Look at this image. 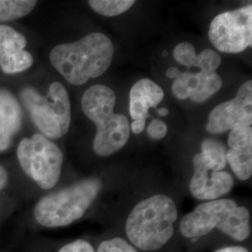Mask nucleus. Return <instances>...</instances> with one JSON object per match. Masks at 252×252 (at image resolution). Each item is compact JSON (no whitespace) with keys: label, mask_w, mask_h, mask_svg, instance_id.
<instances>
[{"label":"nucleus","mask_w":252,"mask_h":252,"mask_svg":"<svg viewBox=\"0 0 252 252\" xmlns=\"http://www.w3.org/2000/svg\"><path fill=\"white\" fill-rule=\"evenodd\" d=\"M113 54L111 40L105 34L94 32L77 41L55 46L50 61L65 81L80 86L106 72Z\"/></svg>","instance_id":"1"},{"label":"nucleus","mask_w":252,"mask_h":252,"mask_svg":"<svg viewBox=\"0 0 252 252\" xmlns=\"http://www.w3.org/2000/svg\"><path fill=\"white\" fill-rule=\"evenodd\" d=\"M178 219L175 202L156 194L136 204L127 218V237L136 248L146 252L160 250L171 239Z\"/></svg>","instance_id":"2"},{"label":"nucleus","mask_w":252,"mask_h":252,"mask_svg":"<svg viewBox=\"0 0 252 252\" xmlns=\"http://www.w3.org/2000/svg\"><path fill=\"white\" fill-rule=\"evenodd\" d=\"M115 93L106 85H94L81 98L84 114L96 126L94 151L99 156H109L123 149L130 136L129 121L114 112Z\"/></svg>","instance_id":"3"},{"label":"nucleus","mask_w":252,"mask_h":252,"mask_svg":"<svg viewBox=\"0 0 252 252\" xmlns=\"http://www.w3.org/2000/svg\"><path fill=\"white\" fill-rule=\"evenodd\" d=\"M180 233L187 238H198L217 228L241 242L251 234L250 213L230 199L208 201L181 219Z\"/></svg>","instance_id":"4"},{"label":"nucleus","mask_w":252,"mask_h":252,"mask_svg":"<svg viewBox=\"0 0 252 252\" xmlns=\"http://www.w3.org/2000/svg\"><path fill=\"white\" fill-rule=\"evenodd\" d=\"M101 189V180L93 178L48 194L36 203L35 220L47 228L70 225L86 213Z\"/></svg>","instance_id":"5"},{"label":"nucleus","mask_w":252,"mask_h":252,"mask_svg":"<svg viewBox=\"0 0 252 252\" xmlns=\"http://www.w3.org/2000/svg\"><path fill=\"white\" fill-rule=\"evenodd\" d=\"M21 99L42 135L57 139L67 133L71 122V105L68 93L61 82H53L45 95L27 87L21 92Z\"/></svg>","instance_id":"6"},{"label":"nucleus","mask_w":252,"mask_h":252,"mask_svg":"<svg viewBox=\"0 0 252 252\" xmlns=\"http://www.w3.org/2000/svg\"><path fill=\"white\" fill-rule=\"evenodd\" d=\"M17 158L22 169L41 189H53L60 179L63 153L42 134L24 138L17 149Z\"/></svg>","instance_id":"7"},{"label":"nucleus","mask_w":252,"mask_h":252,"mask_svg":"<svg viewBox=\"0 0 252 252\" xmlns=\"http://www.w3.org/2000/svg\"><path fill=\"white\" fill-rule=\"evenodd\" d=\"M208 36L222 53L238 54L252 47V4L219 14L210 24Z\"/></svg>","instance_id":"8"},{"label":"nucleus","mask_w":252,"mask_h":252,"mask_svg":"<svg viewBox=\"0 0 252 252\" xmlns=\"http://www.w3.org/2000/svg\"><path fill=\"white\" fill-rule=\"evenodd\" d=\"M252 124V81H248L240 86L234 99L220 104L210 112L206 128L208 133L219 135Z\"/></svg>","instance_id":"9"},{"label":"nucleus","mask_w":252,"mask_h":252,"mask_svg":"<svg viewBox=\"0 0 252 252\" xmlns=\"http://www.w3.org/2000/svg\"><path fill=\"white\" fill-rule=\"evenodd\" d=\"M193 176L189 190L199 200L213 201L228 193L234 187V179L228 172L218 171L202 154H195L193 159Z\"/></svg>","instance_id":"10"},{"label":"nucleus","mask_w":252,"mask_h":252,"mask_svg":"<svg viewBox=\"0 0 252 252\" xmlns=\"http://www.w3.org/2000/svg\"><path fill=\"white\" fill-rule=\"evenodd\" d=\"M27 40L22 33L0 25V68L6 74L24 72L33 64V56L26 51Z\"/></svg>","instance_id":"11"},{"label":"nucleus","mask_w":252,"mask_h":252,"mask_svg":"<svg viewBox=\"0 0 252 252\" xmlns=\"http://www.w3.org/2000/svg\"><path fill=\"white\" fill-rule=\"evenodd\" d=\"M222 86L221 78L214 73L200 71L180 72L172 84V93L179 98H190L196 103H202L215 94Z\"/></svg>","instance_id":"12"},{"label":"nucleus","mask_w":252,"mask_h":252,"mask_svg":"<svg viewBox=\"0 0 252 252\" xmlns=\"http://www.w3.org/2000/svg\"><path fill=\"white\" fill-rule=\"evenodd\" d=\"M228 145L227 162L239 180H249L252 174V126L233 129L229 134Z\"/></svg>","instance_id":"13"},{"label":"nucleus","mask_w":252,"mask_h":252,"mask_svg":"<svg viewBox=\"0 0 252 252\" xmlns=\"http://www.w3.org/2000/svg\"><path fill=\"white\" fill-rule=\"evenodd\" d=\"M164 93L154 81L141 79L136 81L130 91L129 111L131 118L146 121L150 117L149 109L156 108L163 99Z\"/></svg>","instance_id":"14"},{"label":"nucleus","mask_w":252,"mask_h":252,"mask_svg":"<svg viewBox=\"0 0 252 252\" xmlns=\"http://www.w3.org/2000/svg\"><path fill=\"white\" fill-rule=\"evenodd\" d=\"M22 108L18 100L5 89H0V153L6 151L22 126Z\"/></svg>","instance_id":"15"},{"label":"nucleus","mask_w":252,"mask_h":252,"mask_svg":"<svg viewBox=\"0 0 252 252\" xmlns=\"http://www.w3.org/2000/svg\"><path fill=\"white\" fill-rule=\"evenodd\" d=\"M36 4L35 0H0V24L27 16Z\"/></svg>","instance_id":"16"},{"label":"nucleus","mask_w":252,"mask_h":252,"mask_svg":"<svg viewBox=\"0 0 252 252\" xmlns=\"http://www.w3.org/2000/svg\"><path fill=\"white\" fill-rule=\"evenodd\" d=\"M224 145L214 138L205 139L202 143V154L218 171H222L227 164Z\"/></svg>","instance_id":"17"},{"label":"nucleus","mask_w":252,"mask_h":252,"mask_svg":"<svg viewBox=\"0 0 252 252\" xmlns=\"http://www.w3.org/2000/svg\"><path fill=\"white\" fill-rule=\"evenodd\" d=\"M89 6L103 16H117L125 13L134 4V0H91Z\"/></svg>","instance_id":"18"},{"label":"nucleus","mask_w":252,"mask_h":252,"mask_svg":"<svg viewBox=\"0 0 252 252\" xmlns=\"http://www.w3.org/2000/svg\"><path fill=\"white\" fill-rule=\"evenodd\" d=\"M221 63V58L215 51L206 49L200 54H197L196 62L193 67H198L201 71L207 73L216 72Z\"/></svg>","instance_id":"19"},{"label":"nucleus","mask_w":252,"mask_h":252,"mask_svg":"<svg viewBox=\"0 0 252 252\" xmlns=\"http://www.w3.org/2000/svg\"><path fill=\"white\" fill-rule=\"evenodd\" d=\"M173 57L178 63L190 68L194 66L197 54L195 53L194 46L191 43L181 42L175 47L173 51Z\"/></svg>","instance_id":"20"},{"label":"nucleus","mask_w":252,"mask_h":252,"mask_svg":"<svg viewBox=\"0 0 252 252\" xmlns=\"http://www.w3.org/2000/svg\"><path fill=\"white\" fill-rule=\"evenodd\" d=\"M97 252H137L135 248L121 237H115L100 244Z\"/></svg>","instance_id":"21"},{"label":"nucleus","mask_w":252,"mask_h":252,"mask_svg":"<svg viewBox=\"0 0 252 252\" xmlns=\"http://www.w3.org/2000/svg\"><path fill=\"white\" fill-rule=\"evenodd\" d=\"M147 132L153 140H160L167 134V126L161 120L154 119L148 126Z\"/></svg>","instance_id":"22"},{"label":"nucleus","mask_w":252,"mask_h":252,"mask_svg":"<svg viewBox=\"0 0 252 252\" xmlns=\"http://www.w3.org/2000/svg\"><path fill=\"white\" fill-rule=\"evenodd\" d=\"M58 252H95L89 242L78 239L64 245Z\"/></svg>","instance_id":"23"},{"label":"nucleus","mask_w":252,"mask_h":252,"mask_svg":"<svg viewBox=\"0 0 252 252\" xmlns=\"http://www.w3.org/2000/svg\"><path fill=\"white\" fill-rule=\"evenodd\" d=\"M9 182V173L7 169L0 164V191L4 189Z\"/></svg>","instance_id":"24"},{"label":"nucleus","mask_w":252,"mask_h":252,"mask_svg":"<svg viewBox=\"0 0 252 252\" xmlns=\"http://www.w3.org/2000/svg\"><path fill=\"white\" fill-rule=\"evenodd\" d=\"M145 124H146V121L144 120H135L132 125H131V129L133 131V133L135 134H140L142 133V131L144 130Z\"/></svg>","instance_id":"25"},{"label":"nucleus","mask_w":252,"mask_h":252,"mask_svg":"<svg viewBox=\"0 0 252 252\" xmlns=\"http://www.w3.org/2000/svg\"><path fill=\"white\" fill-rule=\"evenodd\" d=\"M215 252H249V251L244 248V247H240V246H233V247H226L223 249L218 250Z\"/></svg>","instance_id":"26"},{"label":"nucleus","mask_w":252,"mask_h":252,"mask_svg":"<svg viewBox=\"0 0 252 252\" xmlns=\"http://www.w3.org/2000/svg\"><path fill=\"white\" fill-rule=\"evenodd\" d=\"M180 71L179 68H177V67H170V68H168V69L166 70L165 75H166L167 78L175 80V79L180 75Z\"/></svg>","instance_id":"27"},{"label":"nucleus","mask_w":252,"mask_h":252,"mask_svg":"<svg viewBox=\"0 0 252 252\" xmlns=\"http://www.w3.org/2000/svg\"><path fill=\"white\" fill-rule=\"evenodd\" d=\"M157 112H158V114H159L160 116H167L168 113H169L168 109L165 108H159V109H157Z\"/></svg>","instance_id":"28"}]
</instances>
